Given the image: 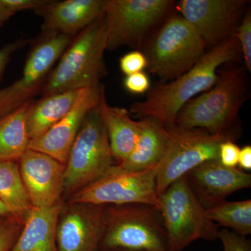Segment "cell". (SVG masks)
Instances as JSON below:
<instances>
[{
    "instance_id": "cell-20",
    "label": "cell",
    "mask_w": 251,
    "mask_h": 251,
    "mask_svg": "<svg viewBox=\"0 0 251 251\" xmlns=\"http://www.w3.org/2000/svg\"><path fill=\"white\" fill-rule=\"evenodd\" d=\"M98 110L106 129L112 156L120 164L134 150L139 137L140 122L132 120L126 109L109 105L105 92L102 94Z\"/></svg>"
},
{
    "instance_id": "cell-12",
    "label": "cell",
    "mask_w": 251,
    "mask_h": 251,
    "mask_svg": "<svg viewBox=\"0 0 251 251\" xmlns=\"http://www.w3.org/2000/svg\"><path fill=\"white\" fill-rule=\"evenodd\" d=\"M247 0H181L178 10L205 41L215 46L235 34Z\"/></svg>"
},
{
    "instance_id": "cell-27",
    "label": "cell",
    "mask_w": 251,
    "mask_h": 251,
    "mask_svg": "<svg viewBox=\"0 0 251 251\" xmlns=\"http://www.w3.org/2000/svg\"><path fill=\"white\" fill-rule=\"evenodd\" d=\"M147 66L148 61L145 54L138 50L128 52L120 59V69L126 76L143 72Z\"/></svg>"
},
{
    "instance_id": "cell-17",
    "label": "cell",
    "mask_w": 251,
    "mask_h": 251,
    "mask_svg": "<svg viewBox=\"0 0 251 251\" xmlns=\"http://www.w3.org/2000/svg\"><path fill=\"white\" fill-rule=\"evenodd\" d=\"M105 0L50 1L36 13L44 20L42 33L74 36L103 17Z\"/></svg>"
},
{
    "instance_id": "cell-14",
    "label": "cell",
    "mask_w": 251,
    "mask_h": 251,
    "mask_svg": "<svg viewBox=\"0 0 251 251\" xmlns=\"http://www.w3.org/2000/svg\"><path fill=\"white\" fill-rule=\"evenodd\" d=\"M20 172L32 207L53 206L64 189L65 165L28 149L20 158Z\"/></svg>"
},
{
    "instance_id": "cell-13",
    "label": "cell",
    "mask_w": 251,
    "mask_h": 251,
    "mask_svg": "<svg viewBox=\"0 0 251 251\" xmlns=\"http://www.w3.org/2000/svg\"><path fill=\"white\" fill-rule=\"evenodd\" d=\"M104 92L100 85L82 89L72 110L44 134L29 140L28 149L67 163L73 144L87 114L99 106Z\"/></svg>"
},
{
    "instance_id": "cell-25",
    "label": "cell",
    "mask_w": 251,
    "mask_h": 251,
    "mask_svg": "<svg viewBox=\"0 0 251 251\" xmlns=\"http://www.w3.org/2000/svg\"><path fill=\"white\" fill-rule=\"evenodd\" d=\"M248 72L251 71V12L248 9L235 32Z\"/></svg>"
},
{
    "instance_id": "cell-19",
    "label": "cell",
    "mask_w": 251,
    "mask_h": 251,
    "mask_svg": "<svg viewBox=\"0 0 251 251\" xmlns=\"http://www.w3.org/2000/svg\"><path fill=\"white\" fill-rule=\"evenodd\" d=\"M140 122L139 137L133 152L117 165L125 171H144L159 164L169 148L171 135L168 127L151 118Z\"/></svg>"
},
{
    "instance_id": "cell-24",
    "label": "cell",
    "mask_w": 251,
    "mask_h": 251,
    "mask_svg": "<svg viewBox=\"0 0 251 251\" xmlns=\"http://www.w3.org/2000/svg\"><path fill=\"white\" fill-rule=\"evenodd\" d=\"M206 216L214 223L228 227L232 232L247 237L251 233V201H225L206 209Z\"/></svg>"
},
{
    "instance_id": "cell-36",
    "label": "cell",
    "mask_w": 251,
    "mask_h": 251,
    "mask_svg": "<svg viewBox=\"0 0 251 251\" xmlns=\"http://www.w3.org/2000/svg\"><path fill=\"white\" fill-rule=\"evenodd\" d=\"M110 251H130V250H120V249H118V250H109Z\"/></svg>"
},
{
    "instance_id": "cell-21",
    "label": "cell",
    "mask_w": 251,
    "mask_h": 251,
    "mask_svg": "<svg viewBox=\"0 0 251 251\" xmlns=\"http://www.w3.org/2000/svg\"><path fill=\"white\" fill-rule=\"evenodd\" d=\"M81 90L50 94L33 102L27 117L29 140L44 134L72 110Z\"/></svg>"
},
{
    "instance_id": "cell-31",
    "label": "cell",
    "mask_w": 251,
    "mask_h": 251,
    "mask_svg": "<svg viewBox=\"0 0 251 251\" xmlns=\"http://www.w3.org/2000/svg\"><path fill=\"white\" fill-rule=\"evenodd\" d=\"M5 7L16 14L25 10H37L44 7L50 1L47 0H0Z\"/></svg>"
},
{
    "instance_id": "cell-30",
    "label": "cell",
    "mask_w": 251,
    "mask_h": 251,
    "mask_svg": "<svg viewBox=\"0 0 251 251\" xmlns=\"http://www.w3.org/2000/svg\"><path fill=\"white\" fill-rule=\"evenodd\" d=\"M19 226L13 223L0 224V251H9L18 237Z\"/></svg>"
},
{
    "instance_id": "cell-8",
    "label": "cell",
    "mask_w": 251,
    "mask_h": 251,
    "mask_svg": "<svg viewBox=\"0 0 251 251\" xmlns=\"http://www.w3.org/2000/svg\"><path fill=\"white\" fill-rule=\"evenodd\" d=\"M110 142L98 107L89 112L69 152L64 189L74 191L103 176L113 165Z\"/></svg>"
},
{
    "instance_id": "cell-35",
    "label": "cell",
    "mask_w": 251,
    "mask_h": 251,
    "mask_svg": "<svg viewBox=\"0 0 251 251\" xmlns=\"http://www.w3.org/2000/svg\"><path fill=\"white\" fill-rule=\"evenodd\" d=\"M9 214H11V213L9 212V209L0 201V217L9 215Z\"/></svg>"
},
{
    "instance_id": "cell-16",
    "label": "cell",
    "mask_w": 251,
    "mask_h": 251,
    "mask_svg": "<svg viewBox=\"0 0 251 251\" xmlns=\"http://www.w3.org/2000/svg\"><path fill=\"white\" fill-rule=\"evenodd\" d=\"M78 204L58 222V251H98L103 232L104 206Z\"/></svg>"
},
{
    "instance_id": "cell-5",
    "label": "cell",
    "mask_w": 251,
    "mask_h": 251,
    "mask_svg": "<svg viewBox=\"0 0 251 251\" xmlns=\"http://www.w3.org/2000/svg\"><path fill=\"white\" fill-rule=\"evenodd\" d=\"M104 210L102 244L107 250L167 251L161 213L153 206L131 204Z\"/></svg>"
},
{
    "instance_id": "cell-4",
    "label": "cell",
    "mask_w": 251,
    "mask_h": 251,
    "mask_svg": "<svg viewBox=\"0 0 251 251\" xmlns=\"http://www.w3.org/2000/svg\"><path fill=\"white\" fill-rule=\"evenodd\" d=\"M167 251H182L198 239H218L219 228L193 192L187 176L176 180L159 196Z\"/></svg>"
},
{
    "instance_id": "cell-9",
    "label": "cell",
    "mask_w": 251,
    "mask_h": 251,
    "mask_svg": "<svg viewBox=\"0 0 251 251\" xmlns=\"http://www.w3.org/2000/svg\"><path fill=\"white\" fill-rule=\"evenodd\" d=\"M171 139L166 156L160 163L156 177L158 197L170 185L204 162L219 159L220 145L233 140V134L212 135L201 128L181 129L168 127Z\"/></svg>"
},
{
    "instance_id": "cell-2",
    "label": "cell",
    "mask_w": 251,
    "mask_h": 251,
    "mask_svg": "<svg viewBox=\"0 0 251 251\" xmlns=\"http://www.w3.org/2000/svg\"><path fill=\"white\" fill-rule=\"evenodd\" d=\"M249 98V81L244 68L219 72L215 85L185 104L174 126L181 129L201 128L212 135L232 134V126Z\"/></svg>"
},
{
    "instance_id": "cell-11",
    "label": "cell",
    "mask_w": 251,
    "mask_h": 251,
    "mask_svg": "<svg viewBox=\"0 0 251 251\" xmlns=\"http://www.w3.org/2000/svg\"><path fill=\"white\" fill-rule=\"evenodd\" d=\"M170 0H105L107 50L137 46L169 12Z\"/></svg>"
},
{
    "instance_id": "cell-22",
    "label": "cell",
    "mask_w": 251,
    "mask_h": 251,
    "mask_svg": "<svg viewBox=\"0 0 251 251\" xmlns=\"http://www.w3.org/2000/svg\"><path fill=\"white\" fill-rule=\"evenodd\" d=\"M33 101H27L0 117V161L21 158L28 150L27 117Z\"/></svg>"
},
{
    "instance_id": "cell-29",
    "label": "cell",
    "mask_w": 251,
    "mask_h": 251,
    "mask_svg": "<svg viewBox=\"0 0 251 251\" xmlns=\"http://www.w3.org/2000/svg\"><path fill=\"white\" fill-rule=\"evenodd\" d=\"M125 88L132 94H141L150 90V77L143 72L127 75L124 82Z\"/></svg>"
},
{
    "instance_id": "cell-3",
    "label": "cell",
    "mask_w": 251,
    "mask_h": 251,
    "mask_svg": "<svg viewBox=\"0 0 251 251\" xmlns=\"http://www.w3.org/2000/svg\"><path fill=\"white\" fill-rule=\"evenodd\" d=\"M105 18L82 29L63 52L41 91L43 97L100 85L107 74L104 52L107 50Z\"/></svg>"
},
{
    "instance_id": "cell-28",
    "label": "cell",
    "mask_w": 251,
    "mask_h": 251,
    "mask_svg": "<svg viewBox=\"0 0 251 251\" xmlns=\"http://www.w3.org/2000/svg\"><path fill=\"white\" fill-rule=\"evenodd\" d=\"M240 148L233 140H225L220 145L219 160L221 164L227 168H236L238 165Z\"/></svg>"
},
{
    "instance_id": "cell-10",
    "label": "cell",
    "mask_w": 251,
    "mask_h": 251,
    "mask_svg": "<svg viewBox=\"0 0 251 251\" xmlns=\"http://www.w3.org/2000/svg\"><path fill=\"white\" fill-rule=\"evenodd\" d=\"M72 40V36L60 33H42L31 49L21 77L0 89V117L30 101L41 92L52 67Z\"/></svg>"
},
{
    "instance_id": "cell-26",
    "label": "cell",
    "mask_w": 251,
    "mask_h": 251,
    "mask_svg": "<svg viewBox=\"0 0 251 251\" xmlns=\"http://www.w3.org/2000/svg\"><path fill=\"white\" fill-rule=\"evenodd\" d=\"M218 239L222 242L224 251H251V242L246 237L228 229L219 230Z\"/></svg>"
},
{
    "instance_id": "cell-32",
    "label": "cell",
    "mask_w": 251,
    "mask_h": 251,
    "mask_svg": "<svg viewBox=\"0 0 251 251\" xmlns=\"http://www.w3.org/2000/svg\"><path fill=\"white\" fill-rule=\"evenodd\" d=\"M28 42H29L28 40H18L7 44L0 49V80L4 74L5 69L11 59V55L18 50L27 45Z\"/></svg>"
},
{
    "instance_id": "cell-15",
    "label": "cell",
    "mask_w": 251,
    "mask_h": 251,
    "mask_svg": "<svg viewBox=\"0 0 251 251\" xmlns=\"http://www.w3.org/2000/svg\"><path fill=\"white\" fill-rule=\"evenodd\" d=\"M193 192L205 209L213 207L239 190L251 186V175L227 168L219 159L204 162L186 175Z\"/></svg>"
},
{
    "instance_id": "cell-18",
    "label": "cell",
    "mask_w": 251,
    "mask_h": 251,
    "mask_svg": "<svg viewBox=\"0 0 251 251\" xmlns=\"http://www.w3.org/2000/svg\"><path fill=\"white\" fill-rule=\"evenodd\" d=\"M62 204L32 207L27 213L24 229L9 251H58L57 229Z\"/></svg>"
},
{
    "instance_id": "cell-1",
    "label": "cell",
    "mask_w": 251,
    "mask_h": 251,
    "mask_svg": "<svg viewBox=\"0 0 251 251\" xmlns=\"http://www.w3.org/2000/svg\"><path fill=\"white\" fill-rule=\"evenodd\" d=\"M242 55L235 34L205 52L190 70L175 80L151 87L143 101L135 102L130 111L139 118H151L166 127L174 125L185 104L211 89L219 76L218 69L227 63L239 62Z\"/></svg>"
},
{
    "instance_id": "cell-6",
    "label": "cell",
    "mask_w": 251,
    "mask_h": 251,
    "mask_svg": "<svg viewBox=\"0 0 251 251\" xmlns=\"http://www.w3.org/2000/svg\"><path fill=\"white\" fill-rule=\"evenodd\" d=\"M205 41L182 16H175L156 33L145 54L149 71L173 80L191 69L205 53Z\"/></svg>"
},
{
    "instance_id": "cell-33",
    "label": "cell",
    "mask_w": 251,
    "mask_h": 251,
    "mask_svg": "<svg viewBox=\"0 0 251 251\" xmlns=\"http://www.w3.org/2000/svg\"><path fill=\"white\" fill-rule=\"evenodd\" d=\"M238 165L242 171H249L251 170V147L246 145L240 149Z\"/></svg>"
},
{
    "instance_id": "cell-34",
    "label": "cell",
    "mask_w": 251,
    "mask_h": 251,
    "mask_svg": "<svg viewBox=\"0 0 251 251\" xmlns=\"http://www.w3.org/2000/svg\"><path fill=\"white\" fill-rule=\"evenodd\" d=\"M15 14L11 12L7 8L5 7L2 3L0 1V27L6 21H7L11 16H14Z\"/></svg>"
},
{
    "instance_id": "cell-23",
    "label": "cell",
    "mask_w": 251,
    "mask_h": 251,
    "mask_svg": "<svg viewBox=\"0 0 251 251\" xmlns=\"http://www.w3.org/2000/svg\"><path fill=\"white\" fill-rule=\"evenodd\" d=\"M0 201L11 214L27 213L32 208L19 167L14 161H0Z\"/></svg>"
},
{
    "instance_id": "cell-7",
    "label": "cell",
    "mask_w": 251,
    "mask_h": 251,
    "mask_svg": "<svg viewBox=\"0 0 251 251\" xmlns=\"http://www.w3.org/2000/svg\"><path fill=\"white\" fill-rule=\"evenodd\" d=\"M159 164L140 171H127L113 166L103 176L73 196L72 204H146L161 210L156 191Z\"/></svg>"
}]
</instances>
